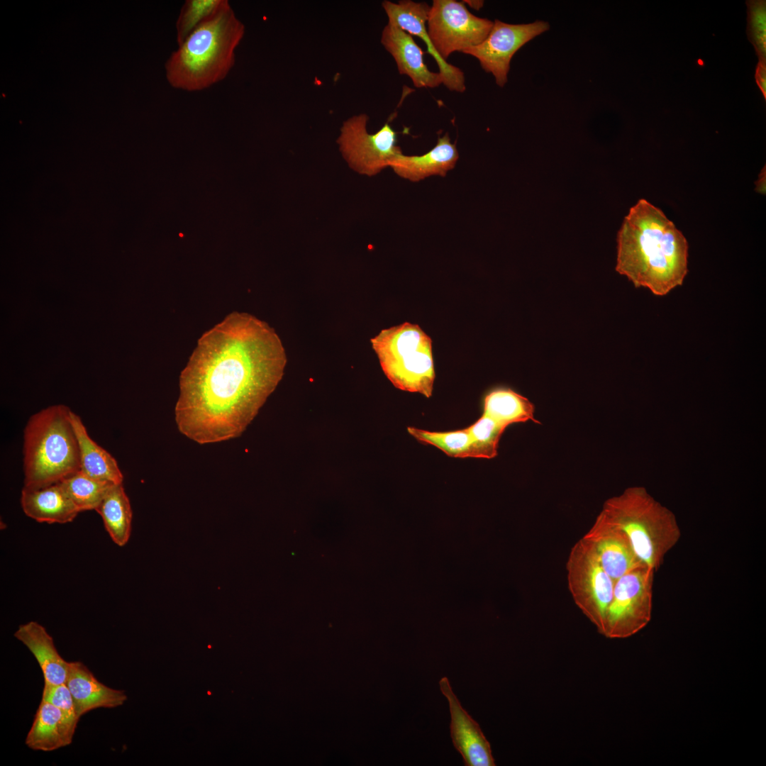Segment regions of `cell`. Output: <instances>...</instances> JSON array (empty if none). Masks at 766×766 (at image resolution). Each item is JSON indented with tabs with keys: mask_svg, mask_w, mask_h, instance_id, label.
Returning <instances> with one entry per match:
<instances>
[{
	"mask_svg": "<svg viewBox=\"0 0 766 766\" xmlns=\"http://www.w3.org/2000/svg\"><path fill=\"white\" fill-rule=\"evenodd\" d=\"M283 345L267 323L234 312L201 336L179 377L178 430L199 444L240 436L281 381Z\"/></svg>",
	"mask_w": 766,
	"mask_h": 766,
	"instance_id": "1",
	"label": "cell"
},
{
	"mask_svg": "<svg viewBox=\"0 0 766 766\" xmlns=\"http://www.w3.org/2000/svg\"><path fill=\"white\" fill-rule=\"evenodd\" d=\"M687 240L659 208L640 199L617 234L616 270L635 287L665 296L682 284L688 272Z\"/></svg>",
	"mask_w": 766,
	"mask_h": 766,
	"instance_id": "2",
	"label": "cell"
},
{
	"mask_svg": "<svg viewBox=\"0 0 766 766\" xmlns=\"http://www.w3.org/2000/svg\"><path fill=\"white\" fill-rule=\"evenodd\" d=\"M245 26L229 2L195 29L169 57L166 78L174 89L198 91L223 80L235 64Z\"/></svg>",
	"mask_w": 766,
	"mask_h": 766,
	"instance_id": "3",
	"label": "cell"
},
{
	"mask_svg": "<svg viewBox=\"0 0 766 766\" xmlns=\"http://www.w3.org/2000/svg\"><path fill=\"white\" fill-rule=\"evenodd\" d=\"M71 412L65 405H53L28 421L23 437L24 487L57 483L80 470Z\"/></svg>",
	"mask_w": 766,
	"mask_h": 766,
	"instance_id": "4",
	"label": "cell"
},
{
	"mask_svg": "<svg viewBox=\"0 0 766 766\" xmlns=\"http://www.w3.org/2000/svg\"><path fill=\"white\" fill-rule=\"evenodd\" d=\"M601 511L626 533L638 557L655 572L680 539L675 514L643 487L626 488L608 499Z\"/></svg>",
	"mask_w": 766,
	"mask_h": 766,
	"instance_id": "5",
	"label": "cell"
},
{
	"mask_svg": "<svg viewBox=\"0 0 766 766\" xmlns=\"http://www.w3.org/2000/svg\"><path fill=\"white\" fill-rule=\"evenodd\" d=\"M371 343L384 374L396 388L431 396L432 340L417 324L406 322L384 329Z\"/></svg>",
	"mask_w": 766,
	"mask_h": 766,
	"instance_id": "6",
	"label": "cell"
},
{
	"mask_svg": "<svg viewBox=\"0 0 766 766\" xmlns=\"http://www.w3.org/2000/svg\"><path fill=\"white\" fill-rule=\"evenodd\" d=\"M569 591L576 606L602 635L614 582L583 538L571 548L567 564Z\"/></svg>",
	"mask_w": 766,
	"mask_h": 766,
	"instance_id": "7",
	"label": "cell"
},
{
	"mask_svg": "<svg viewBox=\"0 0 766 766\" xmlns=\"http://www.w3.org/2000/svg\"><path fill=\"white\" fill-rule=\"evenodd\" d=\"M655 570L646 565L636 567L614 583L602 635L611 639L627 638L650 621Z\"/></svg>",
	"mask_w": 766,
	"mask_h": 766,
	"instance_id": "8",
	"label": "cell"
},
{
	"mask_svg": "<svg viewBox=\"0 0 766 766\" xmlns=\"http://www.w3.org/2000/svg\"><path fill=\"white\" fill-rule=\"evenodd\" d=\"M426 23L430 40L445 60L454 52L481 43L493 26V21L473 15L455 0H433Z\"/></svg>",
	"mask_w": 766,
	"mask_h": 766,
	"instance_id": "9",
	"label": "cell"
},
{
	"mask_svg": "<svg viewBox=\"0 0 766 766\" xmlns=\"http://www.w3.org/2000/svg\"><path fill=\"white\" fill-rule=\"evenodd\" d=\"M368 119L365 113L347 119L340 128L337 143L353 170L372 176L389 167V161L402 152L396 145L398 133L389 123H385L376 133H369Z\"/></svg>",
	"mask_w": 766,
	"mask_h": 766,
	"instance_id": "10",
	"label": "cell"
},
{
	"mask_svg": "<svg viewBox=\"0 0 766 766\" xmlns=\"http://www.w3.org/2000/svg\"><path fill=\"white\" fill-rule=\"evenodd\" d=\"M549 28L548 23L543 21L509 24L496 19L487 38L479 45L462 52L477 58L482 68L492 74L496 84L503 87L507 82L510 62L514 54Z\"/></svg>",
	"mask_w": 766,
	"mask_h": 766,
	"instance_id": "11",
	"label": "cell"
},
{
	"mask_svg": "<svg viewBox=\"0 0 766 766\" xmlns=\"http://www.w3.org/2000/svg\"><path fill=\"white\" fill-rule=\"evenodd\" d=\"M582 538L590 544L614 583L629 571L645 565L638 557L626 533L601 511Z\"/></svg>",
	"mask_w": 766,
	"mask_h": 766,
	"instance_id": "12",
	"label": "cell"
},
{
	"mask_svg": "<svg viewBox=\"0 0 766 766\" xmlns=\"http://www.w3.org/2000/svg\"><path fill=\"white\" fill-rule=\"evenodd\" d=\"M382 6L387 15L388 22L394 24L411 35L421 38L427 46L426 52L435 60L443 84L450 91L463 92L465 80L463 72L443 60L435 50L430 40L426 28L430 6L423 2L402 0L397 3L385 0Z\"/></svg>",
	"mask_w": 766,
	"mask_h": 766,
	"instance_id": "13",
	"label": "cell"
},
{
	"mask_svg": "<svg viewBox=\"0 0 766 766\" xmlns=\"http://www.w3.org/2000/svg\"><path fill=\"white\" fill-rule=\"evenodd\" d=\"M440 689L446 697L450 714V737L455 748L462 757L465 766H495L490 743L479 725L463 709L453 692L450 682L443 677Z\"/></svg>",
	"mask_w": 766,
	"mask_h": 766,
	"instance_id": "14",
	"label": "cell"
},
{
	"mask_svg": "<svg viewBox=\"0 0 766 766\" xmlns=\"http://www.w3.org/2000/svg\"><path fill=\"white\" fill-rule=\"evenodd\" d=\"M380 41L393 57L399 74L409 76L416 88H435L443 83L440 73L431 72L425 64L424 52L411 35L388 22Z\"/></svg>",
	"mask_w": 766,
	"mask_h": 766,
	"instance_id": "15",
	"label": "cell"
},
{
	"mask_svg": "<svg viewBox=\"0 0 766 766\" xmlns=\"http://www.w3.org/2000/svg\"><path fill=\"white\" fill-rule=\"evenodd\" d=\"M65 684L72 696L79 718L97 708L121 706L127 699L124 691L110 688L100 682L81 662H70Z\"/></svg>",
	"mask_w": 766,
	"mask_h": 766,
	"instance_id": "16",
	"label": "cell"
},
{
	"mask_svg": "<svg viewBox=\"0 0 766 766\" xmlns=\"http://www.w3.org/2000/svg\"><path fill=\"white\" fill-rule=\"evenodd\" d=\"M459 158L455 144L450 142L448 133L438 137L435 147L422 155H396L389 162L399 176L412 182H418L432 175L445 176L453 169Z\"/></svg>",
	"mask_w": 766,
	"mask_h": 766,
	"instance_id": "17",
	"label": "cell"
},
{
	"mask_svg": "<svg viewBox=\"0 0 766 766\" xmlns=\"http://www.w3.org/2000/svg\"><path fill=\"white\" fill-rule=\"evenodd\" d=\"M21 505L26 515L40 523H67L80 512L59 482L23 487Z\"/></svg>",
	"mask_w": 766,
	"mask_h": 766,
	"instance_id": "18",
	"label": "cell"
},
{
	"mask_svg": "<svg viewBox=\"0 0 766 766\" xmlns=\"http://www.w3.org/2000/svg\"><path fill=\"white\" fill-rule=\"evenodd\" d=\"M77 725L59 708L42 699L25 743L35 750H57L72 743Z\"/></svg>",
	"mask_w": 766,
	"mask_h": 766,
	"instance_id": "19",
	"label": "cell"
},
{
	"mask_svg": "<svg viewBox=\"0 0 766 766\" xmlns=\"http://www.w3.org/2000/svg\"><path fill=\"white\" fill-rule=\"evenodd\" d=\"M14 637L22 642L37 660L45 683H66L70 662L65 661L58 653L53 638L43 626L36 621H29L19 626Z\"/></svg>",
	"mask_w": 766,
	"mask_h": 766,
	"instance_id": "20",
	"label": "cell"
},
{
	"mask_svg": "<svg viewBox=\"0 0 766 766\" xmlns=\"http://www.w3.org/2000/svg\"><path fill=\"white\" fill-rule=\"evenodd\" d=\"M70 416L78 440L80 470L100 481L122 484L123 475L116 459L89 437L78 415L72 411Z\"/></svg>",
	"mask_w": 766,
	"mask_h": 766,
	"instance_id": "21",
	"label": "cell"
},
{
	"mask_svg": "<svg viewBox=\"0 0 766 766\" xmlns=\"http://www.w3.org/2000/svg\"><path fill=\"white\" fill-rule=\"evenodd\" d=\"M95 511L112 540L118 546L125 545L131 535L133 514L123 483L111 485Z\"/></svg>",
	"mask_w": 766,
	"mask_h": 766,
	"instance_id": "22",
	"label": "cell"
},
{
	"mask_svg": "<svg viewBox=\"0 0 766 766\" xmlns=\"http://www.w3.org/2000/svg\"><path fill=\"white\" fill-rule=\"evenodd\" d=\"M534 412V405L527 398L508 388L494 389L484 400L483 413L495 418L507 427L528 421L538 423Z\"/></svg>",
	"mask_w": 766,
	"mask_h": 766,
	"instance_id": "23",
	"label": "cell"
},
{
	"mask_svg": "<svg viewBox=\"0 0 766 766\" xmlns=\"http://www.w3.org/2000/svg\"><path fill=\"white\" fill-rule=\"evenodd\" d=\"M59 483L80 512L96 510L109 489L114 484L94 479L80 470Z\"/></svg>",
	"mask_w": 766,
	"mask_h": 766,
	"instance_id": "24",
	"label": "cell"
},
{
	"mask_svg": "<svg viewBox=\"0 0 766 766\" xmlns=\"http://www.w3.org/2000/svg\"><path fill=\"white\" fill-rule=\"evenodd\" d=\"M408 432L419 442L429 444L453 457H474L472 438L467 429L448 432L428 431L409 427Z\"/></svg>",
	"mask_w": 766,
	"mask_h": 766,
	"instance_id": "25",
	"label": "cell"
},
{
	"mask_svg": "<svg viewBox=\"0 0 766 766\" xmlns=\"http://www.w3.org/2000/svg\"><path fill=\"white\" fill-rule=\"evenodd\" d=\"M227 0H187L176 21V39L181 44L195 29L217 13Z\"/></svg>",
	"mask_w": 766,
	"mask_h": 766,
	"instance_id": "26",
	"label": "cell"
},
{
	"mask_svg": "<svg viewBox=\"0 0 766 766\" xmlns=\"http://www.w3.org/2000/svg\"><path fill=\"white\" fill-rule=\"evenodd\" d=\"M506 426L487 414L467 428L473 441L474 457L492 459L496 456L499 440Z\"/></svg>",
	"mask_w": 766,
	"mask_h": 766,
	"instance_id": "27",
	"label": "cell"
},
{
	"mask_svg": "<svg viewBox=\"0 0 766 766\" xmlns=\"http://www.w3.org/2000/svg\"><path fill=\"white\" fill-rule=\"evenodd\" d=\"M747 35L758 56L759 62H766V1H747Z\"/></svg>",
	"mask_w": 766,
	"mask_h": 766,
	"instance_id": "28",
	"label": "cell"
},
{
	"mask_svg": "<svg viewBox=\"0 0 766 766\" xmlns=\"http://www.w3.org/2000/svg\"><path fill=\"white\" fill-rule=\"evenodd\" d=\"M42 699L59 708L71 721L78 723L79 718L76 714L72 696L66 684L45 683Z\"/></svg>",
	"mask_w": 766,
	"mask_h": 766,
	"instance_id": "29",
	"label": "cell"
},
{
	"mask_svg": "<svg viewBox=\"0 0 766 766\" xmlns=\"http://www.w3.org/2000/svg\"><path fill=\"white\" fill-rule=\"evenodd\" d=\"M755 79L758 87L766 99V66L765 62H759L755 72Z\"/></svg>",
	"mask_w": 766,
	"mask_h": 766,
	"instance_id": "30",
	"label": "cell"
},
{
	"mask_svg": "<svg viewBox=\"0 0 766 766\" xmlns=\"http://www.w3.org/2000/svg\"><path fill=\"white\" fill-rule=\"evenodd\" d=\"M765 166L762 169L755 182V191L761 194H765L766 182Z\"/></svg>",
	"mask_w": 766,
	"mask_h": 766,
	"instance_id": "31",
	"label": "cell"
},
{
	"mask_svg": "<svg viewBox=\"0 0 766 766\" xmlns=\"http://www.w3.org/2000/svg\"><path fill=\"white\" fill-rule=\"evenodd\" d=\"M462 2L465 5L477 11L480 10L484 6V1L482 0H463Z\"/></svg>",
	"mask_w": 766,
	"mask_h": 766,
	"instance_id": "32",
	"label": "cell"
}]
</instances>
